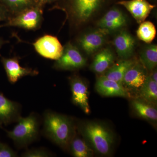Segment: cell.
<instances>
[{
	"mask_svg": "<svg viewBox=\"0 0 157 157\" xmlns=\"http://www.w3.org/2000/svg\"><path fill=\"white\" fill-rule=\"evenodd\" d=\"M43 135L63 149H69L71 140L75 136V125L67 116L46 110L43 115Z\"/></svg>",
	"mask_w": 157,
	"mask_h": 157,
	"instance_id": "cell-1",
	"label": "cell"
},
{
	"mask_svg": "<svg viewBox=\"0 0 157 157\" xmlns=\"http://www.w3.org/2000/svg\"><path fill=\"white\" fill-rule=\"evenodd\" d=\"M78 130L99 154L107 155L112 151L114 136L112 131L103 124L94 121L81 124Z\"/></svg>",
	"mask_w": 157,
	"mask_h": 157,
	"instance_id": "cell-2",
	"label": "cell"
},
{
	"mask_svg": "<svg viewBox=\"0 0 157 157\" xmlns=\"http://www.w3.org/2000/svg\"><path fill=\"white\" fill-rule=\"evenodd\" d=\"M17 123L11 131H5L17 148H25L39 137L40 118L37 113L33 112L27 117H21Z\"/></svg>",
	"mask_w": 157,
	"mask_h": 157,
	"instance_id": "cell-3",
	"label": "cell"
},
{
	"mask_svg": "<svg viewBox=\"0 0 157 157\" xmlns=\"http://www.w3.org/2000/svg\"><path fill=\"white\" fill-rule=\"evenodd\" d=\"M86 64V59L78 48L68 43L63 48L61 56L55 63L54 67L60 70H76L83 67Z\"/></svg>",
	"mask_w": 157,
	"mask_h": 157,
	"instance_id": "cell-4",
	"label": "cell"
},
{
	"mask_svg": "<svg viewBox=\"0 0 157 157\" xmlns=\"http://www.w3.org/2000/svg\"><path fill=\"white\" fill-rule=\"evenodd\" d=\"M35 49L41 56L51 59H58L63 54V47L56 37L45 35L33 44Z\"/></svg>",
	"mask_w": 157,
	"mask_h": 157,
	"instance_id": "cell-5",
	"label": "cell"
},
{
	"mask_svg": "<svg viewBox=\"0 0 157 157\" xmlns=\"http://www.w3.org/2000/svg\"><path fill=\"white\" fill-rule=\"evenodd\" d=\"M21 112L19 103L9 100L0 92V126L17 122Z\"/></svg>",
	"mask_w": 157,
	"mask_h": 157,
	"instance_id": "cell-6",
	"label": "cell"
},
{
	"mask_svg": "<svg viewBox=\"0 0 157 157\" xmlns=\"http://www.w3.org/2000/svg\"><path fill=\"white\" fill-rule=\"evenodd\" d=\"M70 87L73 104L78 106L86 113H90L87 85L80 77L74 76L70 78Z\"/></svg>",
	"mask_w": 157,
	"mask_h": 157,
	"instance_id": "cell-7",
	"label": "cell"
},
{
	"mask_svg": "<svg viewBox=\"0 0 157 157\" xmlns=\"http://www.w3.org/2000/svg\"><path fill=\"white\" fill-rule=\"evenodd\" d=\"M109 31L101 28L84 34L79 39L82 48L87 55H91L103 46Z\"/></svg>",
	"mask_w": 157,
	"mask_h": 157,
	"instance_id": "cell-8",
	"label": "cell"
},
{
	"mask_svg": "<svg viewBox=\"0 0 157 157\" xmlns=\"http://www.w3.org/2000/svg\"><path fill=\"white\" fill-rule=\"evenodd\" d=\"M41 19V12L38 8L23 10L22 12L9 20L5 25L20 27L27 29H33L39 25Z\"/></svg>",
	"mask_w": 157,
	"mask_h": 157,
	"instance_id": "cell-9",
	"label": "cell"
},
{
	"mask_svg": "<svg viewBox=\"0 0 157 157\" xmlns=\"http://www.w3.org/2000/svg\"><path fill=\"white\" fill-rule=\"evenodd\" d=\"M104 0H72L73 15L79 22H86L95 13Z\"/></svg>",
	"mask_w": 157,
	"mask_h": 157,
	"instance_id": "cell-10",
	"label": "cell"
},
{
	"mask_svg": "<svg viewBox=\"0 0 157 157\" xmlns=\"http://www.w3.org/2000/svg\"><path fill=\"white\" fill-rule=\"evenodd\" d=\"M96 90L98 94L104 97H119L129 98L130 94L121 84L106 76H100L97 79Z\"/></svg>",
	"mask_w": 157,
	"mask_h": 157,
	"instance_id": "cell-11",
	"label": "cell"
},
{
	"mask_svg": "<svg viewBox=\"0 0 157 157\" xmlns=\"http://www.w3.org/2000/svg\"><path fill=\"white\" fill-rule=\"evenodd\" d=\"M2 61L9 81L12 84L17 82L18 79L24 76H36L38 74L37 70L21 67L17 57L3 58Z\"/></svg>",
	"mask_w": 157,
	"mask_h": 157,
	"instance_id": "cell-12",
	"label": "cell"
},
{
	"mask_svg": "<svg viewBox=\"0 0 157 157\" xmlns=\"http://www.w3.org/2000/svg\"><path fill=\"white\" fill-rule=\"evenodd\" d=\"M117 4L124 6L132 14L137 23L143 22L148 17L155 6L147 0H129L120 1Z\"/></svg>",
	"mask_w": 157,
	"mask_h": 157,
	"instance_id": "cell-13",
	"label": "cell"
},
{
	"mask_svg": "<svg viewBox=\"0 0 157 157\" xmlns=\"http://www.w3.org/2000/svg\"><path fill=\"white\" fill-rule=\"evenodd\" d=\"M113 45L120 57L123 59H128L134 53L135 39L127 31H121L114 38Z\"/></svg>",
	"mask_w": 157,
	"mask_h": 157,
	"instance_id": "cell-14",
	"label": "cell"
},
{
	"mask_svg": "<svg viewBox=\"0 0 157 157\" xmlns=\"http://www.w3.org/2000/svg\"><path fill=\"white\" fill-rule=\"evenodd\" d=\"M146 69L143 66L135 63L127 71L123 78V85L132 89H140L147 77Z\"/></svg>",
	"mask_w": 157,
	"mask_h": 157,
	"instance_id": "cell-15",
	"label": "cell"
},
{
	"mask_svg": "<svg viewBox=\"0 0 157 157\" xmlns=\"http://www.w3.org/2000/svg\"><path fill=\"white\" fill-rule=\"evenodd\" d=\"M114 59V54L111 49L104 48L95 56L91 65V69L96 73H104L112 66Z\"/></svg>",
	"mask_w": 157,
	"mask_h": 157,
	"instance_id": "cell-16",
	"label": "cell"
},
{
	"mask_svg": "<svg viewBox=\"0 0 157 157\" xmlns=\"http://www.w3.org/2000/svg\"><path fill=\"white\" fill-rule=\"evenodd\" d=\"M135 63V61L132 59H126L122 60L115 64L112 65L107 70L104 76L109 79L123 85L125 74L129 68Z\"/></svg>",
	"mask_w": 157,
	"mask_h": 157,
	"instance_id": "cell-17",
	"label": "cell"
},
{
	"mask_svg": "<svg viewBox=\"0 0 157 157\" xmlns=\"http://www.w3.org/2000/svg\"><path fill=\"white\" fill-rule=\"evenodd\" d=\"M69 149L73 156L90 157L92 156L94 151L84 139L74 136L70 142Z\"/></svg>",
	"mask_w": 157,
	"mask_h": 157,
	"instance_id": "cell-18",
	"label": "cell"
},
{
	"mask_svg": "<svg viewBox=\"0 0 157 157\" xmlns=\"http://www.w3.org/2000/svg\"><path fill=\"white\" fill-rule=\"evenodd\" d=\"M140 59L142 66L146 70L151 71L157 65V46L151 45L145 47L140 52Z\"/></svg>",
	"mask_w": 157,
	"mask_h": 157,
	"instance_id": "cell-19",
	"label": "cell"
},
{
	"mask_svg": "<svg viewBox=\"0 0 157 157\" xmlns=\"http://www.w3.org/2000/svg\"><path fill=\"white\" fill-rule=\"evenodd\" d=\"M132 106L140 117L151 121L157 120V109L149 104L139 100H134L132 102Z\"/></svg>",
	"mask_w": 157,
	"mask_h": 157,
	"instance_id": "cell-20",
	"label": "cell"
},
{
	"mask_svg": "<svg viewBox=\"0 0 157 157\" xmlns=\"http://www.w3.org/2000/svg\"><path fill=\"white\" fill-rule=\"evenodd\" d=\"M141 98L147 102L156 103L157 101V82L147 76L146 80L139 89Z\"/></svg>",
	"mask_w": 157,
	"mask_h": 157,
	"instance_id": "cell-21",
	"label": "cell"
},
{
	"mask_svg": "<svg viewBox=\"0 0 157 157\" xmlns=\"http://www.w3.org/2000/svg\"><path fill=\"white\" fill-rule=\"evenodd\" d=\"M156 35L155 27L150 21H144L140 24L137 31L138 39L147 43H151Z\"/></svg>",
	"mask_w": 157,
	"mask_h": 157,
	"instance_id": "cell-22",
	"label": "cell"
},
{
	"mask_svg": "<svg viewBox=\"0 0 157 157\" xmlns=\"http://www.w3.org/2000/svg\"><path fill=\"white\" fill-rule=\"evenodd\" d=\"M112 22L119 23L123 25L126 24L127 20L123 12L117 9H112L109 10L98 23Z\"/></svg>",
	"mask_w": 157,
	"mask_h": 157,
	"instance_id": "cell-23",
	"label": "cell"
},
{
	"mask_svg": "<svg viewBox=\"0 0 157 157\" xmlns=\"http://www.w3.org/2000/svg\"><path fill=\"white\" fill-rule=\"evenodd\" d=\"M9 8L13 10H23L30 7L35 0H3Z\"/></svg>",
	"mask_w": 157,
	"mask_h": 157,
	"instance_id": "cell-24",
	"label": "cell"
},
{
	"mask_svg": "<svg viewBox=\"0 0 157 157\" xmlns=\"http://www.w3.org/2000/svg\"><path fill=\"white\" fill-rule=\"evenodd\" d=\"M51 155L49 151L44 148L28 150L21 155V156L24 157H48Z\"/></svg>",
	"mask_w": 157,
	"mask_h": 157,
	"instance_id": "cell-25",
	"label": "cell"
},
{
	"mask_svg": "<svg viewBox=\"0 0 157 157\" xmlns=\"http://www.w3.org/2000/svg\"><path fill=\"white\" fill-rule=\"evenodd\" d=\"M17 153L5 143H0V157H16Z\"/></svg>",
	"mask_w": 157,
	"mask_h": 157,
	"instance_id": "cell-26",
	"label": "cell"
},
{
	"mask_svg": "<svg viewBox=\"0 0 157 157\" xmlns=\"http://www.w3.org/2000/svg\"><path fill=\"white\" fill-rule=\"evenodd\" d=\"M152 72L151 73V74L149 75L150 78L152 79L153 81L157 82V70H154V71H152Z\"/></svg>",
	"mask_w": 157,
	"mask_h": 157,
	"instance_id": "cell-27",
	"label": "cell"
},
{
	"mask_svg": "<svg viewBox=\"0 0 157 157\" xmlns=\"http://www.w3.org/2000/svg\"><path fill=\"white\" fill-rule=\"evenodd\" d=\"M6 12L5 9L0 6V21L6 18Z\"/></svg>",
	"mask_w": 157,
	"mask_h": 157,
	"instance_id": "cell-28",
	"label": "cell"
},
{
	"mask_svg": "<svg viewBox=\"0 0 157 157\" xmlns=\"http://www.w3.org/2000/svg\"><path fill=\"white\" fill-rule=\"evenodd\" d=\"M3 44H4V42H3L2 40L0 39V49H1V47H2Z\"/></svg>",
	"mask_w": 157,
	"mask_h": 157,
	"instance_id": "cell-29",
	"label": "cell"
},
{
	"mask_svg": "<svg viewBox=\"0 0 157 157\" xmlns=\"http://www.w3.org/2000/svg\"><path fill=\"white\" fill-rule=\"evenodd\" d=\"M42 1H43V2H47V1H49L50 0H42Z\"/></svg>",
	"mask_w": 157,
	"mask_h": 157,
	"instance_id": "cell-30",
	"label": "cell"
},
{
	"mask_svg": "<svg viewBox=\"0 0 157 157\" xmlns=\"http://www.w3.org/2000/svg\"><path fill=\"white\" fill-rule=\"evenodd\" d=\"M0 143H1V142H0Z\"/></svg>",
	"mask_w": 157,
	"mask_h": 157,
	"instance_id": "cell-31",
	"label": "cell"
}]
</instances>
